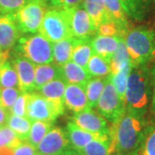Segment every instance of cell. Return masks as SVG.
Listing matches in <instances>:
<instances>
[{"label": "cell", "mask_w": 155, "mask_h": 155, "mask_svg": "<svg viewBox=\"0 0 155 155\" xmlns=\"http://www.w3.org/2000/svg\"><path fill=\"white\" fill-rule=\"evenodd\" d=\"M147 124L146 116L125 110L119 120L110 127L111 155L133 154Z\"/></svg>", "instance_id": "cell-1"}, {"label": "cell", "mask_w": 155, "mask_h": 155, "mask_svg": "<svg viewBox=\"0 0 155 155\" xmlns=\"http://www.w3.org/2000/svg\"><path fill=\"white\" fill-rule=\"evenodd\" d=\"M152 102V76L148 65L131 68L125 91L126 110L146 116Z\"/></svg>", "instance_id": "cell-2"}, {"label": "cell", "mask_w": 155, "mask_h": 155, "mask_svg": "<svg viewBox=\"0 0 155 155\" xmlns=\"http://www.w3.org/2000/svg\"><path fill=\"white\" fill-rule=\"evenodd\" d=\"M124 42L132 67L148 65L155 59V32L146 27L128 29Z\"/></svg>", "instance_id": "cell-3"}, {"label": "cell", "mask_w": 155, "mask_h": 155, "mask_svg": "<svg viewBox=\"0 0 155 155\" xmlns=\"http://www.w3.org/2000/svg\"><path fill=\"white\" fill-rule=\"evenodd\" d=\"M16 52L18 55L26 58L35 66L54 61L53 43L41 34L20 37Z\"/></svg>", "instance_id": "cell-4"}, {"label": "cell", "mask_w": 155, "mask_h": 155, "mask_svg": "<svg viewBox=\"0 0 155 155\" xmlns=\"http://www.w3.org/2000/svg\"><path fill=\"white\" fill-rule=\"evenodd\" d=\"M48 11L46 0H29L14 14L17 27L22 34H36Z\"/></svg>", "instance_id": "cell-5"}, {"label": "cell", "mask_w": 155, "mask_h": 155, "mask_svg": "<svg viewBox=\"0 0 155 155\" xmlns=\"http://www.w3.org/2000/svg\"><path fill=\"white\" fill-rule=\"evenodd\" d=\"M39 32L52 43L73 37L62 9L56 7L48 9Z\"/></svg>", "instance_id": "cell-6"}, {"label": "cell", "mask_w": 155, "mask_h": 155, "mask_svg": "<svg viewBox=\"0 0 155 155\" xmlns=\"http://www.w3.org/2000/svg\"><path fill=\"white\" fill-rule=\"evenodd\" d=\"M97 112L107 121L115 123L126 110L125 102L118 95L115 86L110 79L104 86L97 104L96 106Z\"/></svg>", "instance_id": "cell-7"}, {"label": "cell", "mask_w": 155, "mask_h": 155, "mask_svg": "<svg viewBox=\"0 0 155 155\" xmlns=\"http://www.w3.org/2000/svg\"><path fill=\"white\" fill-rule=\"evenodd\" d=\"M67 18L72 36L76 39H91L97 33L88 13L81 5L62 9Z\"/></svg>", "instance_id": "cell-8"}, {"label": "cell", "mask_w": 155, "mask_h": 155, "mask_svg": "<svg viewBox=\"0 0 155 155\" xmlns=\"http://www.w3.org/2000/svg\"><path fill=\"white\" fill-rule=\"evenodd\" d=\"M71 147L66 130L54 127L47 133L36 147L38 154L61 155Z\"/></svg>", "instance_id": "cell-9"}, {"label": "cell", "mask_w": 155, "mask_h": 155, "mask_svg": "<svg viewBox=\"0 0 155 155\" xmlns=\"http://www.w3.org/2000/svg\"><path fill=\"white\" fill-rule=\"evenodd\" d=\"M59 116L54 108L41 95L39 94L38 92L29 93L27 106V117L31 122L43 121L54 122Z\"/></svg>", "instance_id": "cell-10"}, {"label": "cell", "mask_w": 155, "mask_h": 155, "mask_svg": "<svg viewBox=\"0 0 155 155\" xmlns=\"http://www.w3.org/2000/svg\"><path fill=\"white\" fill-rule=\"evenodd\" d=\"M72 122L85 131L110 136V127L106 120L100 114L92 110V109L75 113L72 116Z\"/></svg>", "instance_id": "cell-11"}, {"label": "cell", "mask_w": 155, "mask_h": 155, "mask_svg": "<svg viewBox=\"0 0 155 155\" xmlns=\"http://www.w3.org/2000/svg\"><path fill=\"white\" fill-rule=\"evenodd\" d=\"M12 64L18 78V88L22 93L35 91V65L21 55L15 56Z\"/></svg>", "instance_id": "cell-12"}, {"label": "cell", "mask_w": 155, "mask_h": 155, "mask_svg": "<svg viewBox=\"0 0 155 155\" xmlns=\"http://www.w3.org/2000/svg\"><path fill=\"white\" fill-rule=\"evenodd\" d=\"M67 84L64 79L57 78L44 84L37 91L39 94L41 95L45 99L49 102L59 116L64 114V94Z\"/></svg>", "instance_id": "cell-13"}, {"label": "cell", "mask_w": 155, "mask_h": 155, "mask_svg": "<svg viewBox=\"0 0 155 155\" xmlns=\"http://www.w3.org/2000/svg\"><path fill=\"white\" fill-rule=\"evenodd\" d=\"M14 14H0V48L11 50L21 37Z\"/></svg>", "instance_id": "cell-14"}, {"label": "cell", "mask_w": 155, "mask_h": 155, "mask_svg": "<svg viewBox=\"0 0 155 155\" xmlns=\"http://www.w3.org/2000/svg\"><path fill=\"white\" fill-rule=\"evenodd\" d=\"M126 15L135 22H143L155 11V0H119Z\"/></svg>", "instance_id": "cell-15"}, {"label": "cell", "mask_w": 155, "mask_h": 155, "mask_svg": "<svg viewBox=\"0 0 155 155\" xmlns=\"http://www.w3.org/2000/svg\"><path fill=\"white\" fill-rule=\"evenodd\" d=\"M67 134L70 145L72 148L77 151H80L85 145L93 140H101L110 141V136L105 134H97L85 131L73 122H69L67 126Z\"/></svg>", "instance_id": "cell-16"}, {"label": "cell", "mask_w": 155, "mask_h": 155, "mask_svg": "<svg viewBox=\"0 0 155 155\" xmlns=\"http://www.w3.org/2000/svg\"><path fill=\"white\" fill-rule=\"evenodd\" d=\"M64 104L68 110L74 113L90 109L84 87L67 84L64 94Z\"/></svg>", "instance_id": "cell-17"}, {"label": "cell", "mask_w": 155, "mask_h": 155, "mask_svg": "<svg viewBox=\"0 0 155 155\" xmlns=\"http://www.w3.org/2000/svg\"><path fill=\"white\" fill-rule=\"evenodd\" d=\"M120 36H102L97 35L91 39V48L93 54L102 57L110 64L111 59L118 48Z\"/></svg>", "instance_id": "cell-18"}, {"label": "cell", "mask_w": 155, "mask_h": 155, "mask_svg": "<svg viewBox=\"0 0 155 155\" xmlns=\"http://www.w3.org/2000/svg\"><path fill=\"white\" fill-rule=\"evenodd\" d=\"M61 68L62 78L67 84H78L84 87L89 80L91 78V76L85 69L75 64L72 61L63 65Z\"/></svg>", "instance_id": "cell-19"}, {"label": "cell", "mask_w": 155, "mask_h": 155, "mask_svg": "<svg viewBox=\"0 0 155 155\" xmlns=\"http://www.w3.org/2000/svg\"><path fill=\"white\" fill-rule=\"evenodd\" d=\"M57 78H62L61 67L54 63L37 65L35 68V90L38 91L44 84Z\"/></svg>", "instance_id": "cell-20"}, {"label": "cell", "mask_w": 155, "mask_h": 155, "mask_svg": "<svg viewBox=\"0 0 155 155\" xmlns=\"http://www.w3.org/2000/svg\"><path fill=\"white\" fill-rule=\"evenodd\" d=\"M82 6L88 13L96 30L103 22L109 21L104 0H84Z\"/></svg>", "instance_id": "cell-21"}, {"label": "cell", "mask_w": 155, "mask_h": 155, "mask_svg": "<svg viewBox=\"0 0 155 155\" xmlns=\"http://www.w3.org/2000/svg\"><path fill=\"white\" fill-rule=\"evenodd\" d=\"M106 12L109 21L115 22L126 35L128 30V21L127 15L119 0H104Z\"/></svg>", "instance_id": "cell-22"}, {"label": "cell", "mask_w": 155, "mask_h": 155, "mask_svg": "<svg viewBox=\"0 0 155 155\" xmlns=\"http://www.w3.org/2000/svg\"><path fill=\"white\" fill-rule=\"evenodd\" d=\"M93 54L91 39H76L71 61L86 70L88 61Z\"/></svg>", "instance_id": "cell-23"}, {"label": "cell", "mask_w": 155, "mask_h": 155, "mask_svg": "<svg viewBox=\"0 0 155 155\" xmlns=\"http://www.w3.org/2000/svg\"><path fill=\"white\" fill-rule=\"evenodd\" d=\"M75 42L76 38L71 37L53 43V54L54 64L59 67H62L66 63L71 61L72 50Z\"/></svg>", "instance_id": "cell-24"}, {"label": "cell", "mask_w": 155, "mask_h": 155, "mask_svg": "<svg viewBox=\"0 0 155 155\" xmlns=\"http://www.w3.org/2000/svg\"><path fill=\"white\" fill-rule=\"evenodd\" d=\"M132 155H155V122L146 125L140 141Z\"/></svg>", "instance_id": "cell-25"}, {"label": "cell", "mask_w": 155, "mask_h": 155, "mask_svg": "<svg viewBox=\"0 0 155 155\" xmlns=\"http://www.w3.org/2000/svg\"><path fill=\"white\" fill-rule=\"evenodd\" d=\"M110 76L91 78L88 81V83L85 84L84 90H85L86 97L88 99L90 109L96 108L97 102L101 97V94L104 89V86L110 79Z\"/></svg>", "instance_id": "cell-26"}, {"label": "cell", "mask_w": 155, "mask_h": 155, "mask_svg": "<svg viewBox=\"0 0 155 155\" xmlns=\"http://www.w3.org/2000/svg\"><path fill=\"white\" fill-rule=\"evenodd\" d=\"M6 125L16 133L18 138L22 141L27 140L28 134L30 131V127L32 125V122L28 117L18 116L13 114H10Z\"/></svg>", "instance_id": "cell-27"}, {"label": "cell", "mask_w": 155, "mask_h": 155, "mask_svg": "<svg viewBox=\"0 0 155 155\" xmlns=\"http://www.w3.org/2000/svg\"><path fill=\"white\" fill-rule=\"evenodd\" d=\"M131 66L130 57L127 53L125 46L124 39L121 38L118 48L115 52L110 61V75L116 74V72L121 71L124 67Z\"/></svg>", "instance_id": "cell-28"}, {"label": "cell", "mask_w": 155, "mask_h": 155, "mask_svg": "<svg viewBox=\"0 0 155 155\" xmlns=\"http://www.w3.org/2000/svg\"><path fill=\"white\" fill-rule=\"evenodd\" d=\"M86 71L91 77H107L110 75V64L102 57L93 54L89 60Z\"/></svg>", "instance_id": "cell-29"}, {"label": "cell", "mask_w": 155, "mask_h": 155, "mask_svg": "<svg viewBox=\"0 0 155 155\" xmlns=\"http://www.w3.org/2000/svg\"><path fill=\"white\" fill-rule=\"evenodd\" d=\"M18 87L17 73L13 64L10 61L0 64V88Z\"/></svg>", "instance_id": "cell-30"}, {"label": "cell", "mask_w": 155, "mask_h": 155, "mask_svg": "<svg viewBox=\"0 0 155 155\" xmlns=\"http://www.w3.org/2000/svg\"><path fill=\"white\" fill-rule=\"evenodd\" d=\"M53 123L54 122H43V121L32 122L27 141L36 147L41 142V140L47 134V133L52 128Z\"/></svg>", "instance_id": "cell-31"}, {"label": "cell", "mask_w": 155, "mask_h": 155, "mask_svg": "<svg viewBox=\"0 0 155 155\" xmlns=\"http://www.w3.org/2000/svg\"><path fill=\"white\" fill-rule=\"evenodd\" d=\"M83 155H111L110 141L93 140L79 151Z\"/></svg>", "instance_id": "cell-32"}, {"label": "cell", "mask_w": 155, "mask_h": 155, "mask_svg": "<svg viewBox=\"0 0 155 155\" xmlns=\"http://www.w3.org/2000/svg\"><path fill=\"white\" fill-rule=\"evenodd\" d=\"M131 68L132 66H127L122 69L121 71L116 72V74L110 75V81L115 86L117 93L123 102H125V91L127 87V78L131 71Z\"/></svg>", "instance_id": "cell-33"}, {"label": "cell", "mask_w": 155, "mask_h": 155, "mask_svg": "<svg viewBox=\"0 0 155 155\" xmlns=\"http://www.w3.org/2000/svg\"><path fill=\"white\" fill-rule=\"evenodd\" d=\"M22 140L18 138L16 133L7 125L0 127V148L8 147L14 150L22 144Z\"/></svg>", "instance_id": "cell-34"}, {"label": "cell", "mask_w": 155, "mask_h": 155, "mask_svg": "<svg viewBox=\"0 0 155 155\" xmlns=\"http://www.w3.org/2000/svg\"><path fill=\"white\" fill-rule=\"evenodd\" d=\"M17 88H1L0 90V104L7 110H11L17 97L21 95Z\"/></svg>", "instance_id": "cell-35"}, {"label": "cell", "mask_w": 155, "mask_h": 155, "mask_svg": "<svg viewBox=\"0 0 155 155\" xmlns=\"http://www.w3.org/2000/svg\"><path fill=\"white\" fill-rule=\"evenodd\" d=\"M97 35L102 36H120L124 37L125 34L122 32L120 27L113 21H106L103 22L97 29Z\"/></svg>", "instance_id": "cell-36"}, {"label": "cell", "mask_w": 155, "mask_h": 155, "mask_svg": "<svg viewBox=\"0 0 155 155\" xmlns=\"http://www.w3.org/2000/svg\"><path fill=\"white\" fill-rule=\"evenodd\" d=\"M29 93H21L17 97L14 105L11 109V114L18 116L27 117V106H28Z\"/></svg>", "instance_id": "cell-37"}, {"label": "cell", "mask_w": 155, "mask_h": 155, "mask_svg": "<svg viewBox=\"0 0 155 155\" xmlns=\"http://www.w3.org/2000/svg\"><path fill=\"white\" fill-rule=\"evenodd\" d=\"M29 0H0V14H15Z\"/></svg>", "instance_id": "cell-38"}, {"label": "cell", "mask_w": 155, "mask_h": 155, "mask_svg": "<svg viewBox=\"0 0 155 155\" xmlns=\"http://www.w3.org/2000/svg\"><path fill=\"white\" fill-rule=\"evenodd\" d=\"M36 147L27 140L22 141V144L13 150V155H37Z\"/></svg>", "instance_id": "cell-39"}, {"label": "cell", "mask_w": 155, "mask_h": 155, "mask_svg": "<svg viewBox=\"0 0 155 155\" xmlns=\"http://www.w3.org/2000/svg\"><path fill=\"white\" fill-rule=\"evenodd\" d=\"M84 0H51L50 3L56 8L68 9L81 5Z\"/></svg>", "instance_id": "cell-40"}, {"label": "cell", "mask_w": 155, "mask_h": 155, "mask_svg": "<svg viewBox=\"0 0 155 155\" xmlns=\"http://www.w3.org/2000/svg\"><path fill=\"white\" fill-rule=\"evenodd\" d=\"M151 76H152V102H151V110L155 114V63L153 67L151 68Z\"/></svg>", "instance_id": "cell-41"}, {"label": "cell", "mask_w": 155, "mask_h": 155, "mask_svg": "<svg viewBox=\"0 0 155 155\" xmlns=\"http://www.w3.org/2000/svg\"><path fill=\"white\" fill-rule=\"evenodd\" d=\"M11 112L5 109L3 106L0 104V126L6 125V122L8 120V117L10 116Z\"/></svg>", "instance_id": "cell-42"}, {"label": "cell", "mask_w": 155, "mask_h": 155, "mask_svg": "<svg viewBox=\"0 0 155 155\" xmlns=\"http://www.w3.org/2000/svg\"><path fill=\"white\" fill-rule=\"evenodd\" d=\"M61 155H83L81 153H79L78 151L77 150H74L73 148L71 149V148H69V149H67V151H65Z\"/></svg>", "instance_id": "cell-43"}, {"label": "cell", "mask_w": 155, "mask_h": 155, "mask_svg": "<svg viewBox=\"0 0 155 155\" xmlns=\"http://www.w3.org/2000/svg\"><path fill=\"white\" fill-rule=\"evenodd\" d=\"M37 155H48V154H37Z\"/></svg>", "instance_id": "cell-44"}, {"label": "cell", "mask_w": 155, "mask_h": 155, "mask_svg": "<svg viewBox=\"0 0 155 155\" xmlns=\"http://www.w3.org/2000/svg\"><path fill=\"white\" fill-rule=\"evenodd\" d=\"M1 52H2V50H1V49H0V53H1Z\"/></svg>", "instance_id": "cell-45"}, {"label": "cell", "mask_w": 155, "mask_h": 155, "mask_svg": "<svg viewBox=\"0 0 155 155\" xmlns=\"http://www.w3.org/2000/svg\"><path fill=\"white\" fill-rule=\"evenodd\" d=\"M48 1H49V2H50V1H51V0H48Z\"/></svg>", "instance_id": "cell-46"}, {"label": "cell", "mask_w": 155, "mask_h": 155, "mask_svg": "<svg viewBox=\"0 0 155 155\" xmlns=\"http://www.w3.org/2000/svg\"><path fill=\"white\" fill-rule=\"evenodd\" d=\"M0 127H1V126H0Z\"/></svg>", "instance_id": "cell-47"}, {"label": "cell", "mask_w": 155, "mask_h": 155, "mask_svg": "<svg viewBox=\"0 0 155 155\" xmlns=\"http://www.w3.org/2000/svg\"><path fill=\"white\" fill-rule=\"evenodd\" d=\"M0 90H1V88H0Z\"/></svg>", "instance_id": "cell-48"}, {"label": "cell", "mask_w": 155, "mask_h": 155, "mask_svg": "<svg viewBox=\"0 0 155 155\" xmlns=\"http://www.w3.org/2000/svg\"><path fill=\"white\" fill-rule=\"evenodd\" d=\"M0 49H1V48H0Z\"/></svg>", "instance_id": "cell-49"}]
</instances>
